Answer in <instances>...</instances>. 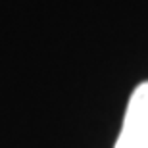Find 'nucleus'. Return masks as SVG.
<instances>
[{"label":"nucleus","mask_w":148,"mask_h":148,"mask_svg":"<svg viewBox=\"0 0 148 148\" xmlns=\"http://www.w3.org/2000/svg\"><path fill=\"white\" fill-rule=\"evenodd\" d=\"M114 148H148V81L133 90Z\"/></svg>","instance_id":"1"}]
</instances>
